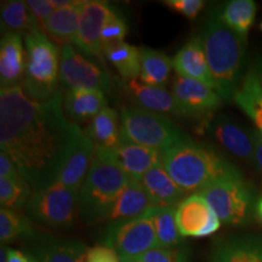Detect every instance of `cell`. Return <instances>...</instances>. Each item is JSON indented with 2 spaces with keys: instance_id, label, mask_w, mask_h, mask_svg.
I'll use <instances>...</instances> for the list:
<instances>
[{
  "instance_id": "1",
  "label": "cell",
  "mask_w": 262,
  "mask_h": 262,
  "mask_svg": "<svg viewBox=\"0 0 262 262\" xmlns=\"http://www.w3.org/2000/svg\"><path fill=\"white\" fill-rule=\"evenodd\" d=\"M84 131L68 120L60 91L33 101L21 85L0 93V148L34 191L57 181L62 165Z\"/></svg>"
},
{
  "instance_id": "2",
  "label": "cell",
  "mask_w": 262,
  "mask_h": 262,
  "mask_svg": "<svg viewBox=\"0 0 262 262\" xmlns=\"http://www.w3.org/2000/svg\"><path fill=\"white\" fill-rule=\"evenodd\" d=\"M201 38L216 93L222 100H233L245 75L247 40L222 22L219 9L206 18Z\"/></svg>"
},
{
  "instance_id": "3",
  "label": "cell",
  "mask_w": 262,
  "mask_h": 262,
  "mask_svg": "<svg viewBox=\"0 0 262 262\" xmlns=\"http://www.w3.org/2000/svg\"><path fill=\"white\" fill-rule=\"evenodd\" d=\"M163 166L186 194L201 192L219 179L239 171L217 150L191 139L165 150Z\"/></svg>"
},
{
  "instance_id": "4",
  "label": "cell",
  "mask_w": 262,
  "mask_h": 262,
  "mask_svg": "<svg viewBox=\"0 0 262 262\" xmlns=\"http://www.w3.org/2000/svg\"><path fill=\"white\" fill-rule=\"evenodd\" d=\"M129 180L113 149L96 147L93 164L79 191L80 217L89 224L107 220Z\"/></svg>"
},
{
  "instance_id": "5",
  "label": "cell",
  "mask_w": 262,
  "mask_h": 262,
  "mask_svg": "<svg viewBox=\"0 0 262 262\" xmlns=\"http://www.w3.org/2000/svg\"><path fill=\"white\" fill-rule=\"evenodd\" d=\"M25 44L26 72L21 86L31 100L44 102L58 93L61 50L40 28L26 33Z\"/></svg>"
},
{
  "instance_id": "6",
  "label": "cell",
  "mask_w": 262,
  "mask_h": 262,
  "mask_svg": "<svg viewBox=\"0 0 262 262\" xmlns=\"http://www.w3.org/2000/svg\"><path fill=\"white\" fill-rule=\"evenodd\" d=\"M120 123V142H133L163 153L188 139L169 118L139 106L123 107Z\"/></svg>"
},
{
  "instance_id": "7",
  "label": "cell",
  "mask_w": 262,
  "mask_h": 262,
  "mask_svg": "<svg viewBox=\"0 0 262 262\" xmlns=\"http://www.w3.org/2000/svg\"><path fill=\"white\" fill-rule=\"evenodd\" d=\"M198 193L204 196L222 224L247 225L256 211L255 189L241 171L219 179Z\"/></svg>"
},
{
  "instance_id": "8",
  "label": "cell",
  "mask_w": 262,
  "mask_h": 262,
  "mask_svg": "<svg viewBox=\"0 0 262 262\" xmlns=\"http://www.w3.org/2000/svg\"><path fill=\"white\" fill-rule=\"evenodd\" d=\"M26 211L32 220L48 227L70 228L79 215V192L56 181L33 192Z\"/></svg>"
},
{
  "instance_id": "9",
  "label": "cell",
  "mask_w": 262,
  "mask_h": 262,
  "mask_svg": "<svg viewBox=\"0 0 262 262\" xmlns=\"http://www.w3.org/2000/svg\"><path fill=\"white\" fill-rule=\"evenodd\" d=\"M159 209L133 220L111 224L104 234V245L112 248L122 262L139 261L149 250L158 248L155 215Z\"/></svg>"
},
{
  "instance_id": "10",
  "label": "cell",
  "mask_w": 262,
  "mask_h": 262,
  "mask_svg": "<svg viewBox=\"0 0 262 262\" xmlns=\"http://www.w3.org/2000/svg\"><path fill=\"white\" fill-rule=\"evenodd\" d=\"M60 83L68 89H90L110 94L113 83L110 74L101 70L89 57L80 54L73 45L61 48Z\"/></svg>"
},
{
  "instance_id": "11",
  "label": "cell",
  "mask_w": 262,
  "mask_h": 262,
  "mask_svg": "<svg viewBox=\"0 0 262 262\" xmlns=\"http://www.w3.org/2000/svg\"><path fill=\"white\" fill-rule=\"evenodd\" d=\"M176 222L183 238H204L214 234L222 222L201 193L186 196L176 206Z\"/></svg>"
},
{
  "instance_id": "12",
  "label": "cell",
  "mask_w": 262,
  "mask_h": 262,
  "mask_svg": "<svg viewBox=\"0 0 262 262\" xmlns=\"http://www.w3.org/2000/svg\"><path fill=\"white\" fill-rule=\"evenodd\" d=\"M117 10L104 2H85L81 12L79 31L75 38L74 45L89 58L96 57L102 60L103 50L101 45V33L104 25Z\"/></svg>"
},
{
  "instance_id": "13",
  "label": "cell",
  "mask_w": 262,
  "mask_h": 262,
  "mask_svg": "<svg viewBox=\"0 0 262 262\" xmlns=\"http://www.w3.org/2000/svg\"><path fill=\"white\" fill-rule=\"evenodd\" d=\"M172 95L181 108L183 117H209L221 106L222 98L215 89L201 81L176 75Z\"/></svg>"
},
{
  "instance_id": "14",
  "label": "cell",
  "mask_w": 262,
  "mask_h": 262,
  "mask_svg": "<svg viewBox=\"0 0 262 262\" xmlns=\"http://www.w3.org/2000/svg\"><path fill=\"white\" fill-rule=\"evenodd\" d=\"M210 131L229 153L245 162L254 163L255 146L251 130L244 129L231 117L221 113L211 120Z\"/></svg>"
},
{
  "instance_id": "15",
  "label": "cell",
  "mask_w": 262,
  "mask_h": 262,
  "mask_svg": "<svg viewBox=\"0 0 262 262\" xmlns=\"http://www.w3.org/2000/svg\"><path fill=\"white\" fill-rule=\"evenodd\" d=\"M112 149L118 164L130 180L141 181L149 170L163 165V152L158 149L133 142H119Z\"/></svg>"
},
{
  "instance_id": "16",
  "label": "cell",
  "mask_w": 262,
  "mask_h": 262,
  "mask_svg": "<svg viewBox=\"0 0 262 262\" xmlns=\"http://www.w3.org/2000/svg\"><path fill=\"white\" fill-rule=\"evenodd\" d=\"M26 72V54L19 33H4L0 41V85L9 89L21 85Z\"/></svg>"
},
{
  "instance_id": "17",
  "label": "cell",
  "mask_w": 262,
  "mask_h": 262,
  "mask_svg": "<svg viewBox=\"0 0 262 262\" xmlns=\"http://www.w3.org/2000/svg\"><path fill=\"white\" fill-rule=\"evenodd\" d=\"M172 67L178 75L201 81L215 89V83L206 60L201 35L186 42L172 58Z\"/></svg>"
},
{
  "instance_id": "18",
  "label": "cell",
  "mask_w": 262,
  "mask_h": 262,
  "mask_svg": "<svg viewBox=\"0 0 262 262\" xmlns=\"http://www.w3.org/2000/svg\"><path fill=\"white\" fill-rule=\"evenodd\" d=\"M157 208L158 206H156L142 183L135 180H129L120 195L118 196L107 220L111 221V224L133 220L149 214Z\"/></svg>"
},
{
  "instance_id": "19",
  "label": "cell",
  "mask_w": 262,
  "mask_h": 262,
  "mask_svg": "<svg viewBox=\"0 0 262 262\" xmlns=\"http://www.w3.org/2000/svg\"><path fill=\"white\" fill-rule=\"evenodd\" d=\"M125 93L137 103V106L159 114H173L183 117L182 111L173 97L165 88L150 86L137 79L123 80Z\"/></svg>"
},
{
  "instance_id": "20",
  "label": "cell",
  "mask_w": 262,
  "mask_h": 262,
  "mask_svg": "<svg viewBox=\"0 0 262 262\" xmlns=\"http://www.w3.org/2000/svg\"><path fill=\"white\" fill-rule=\"evenodd\" d=\"M95 150L96 146L89 137L83 134L68 155L67 159L64 160L57 181L66 187L79 192L93 164Z\"/></svg>"
},
{
  "instance_id": "21",
  "label": "cell",
  "mask_w": 262,
  "mask_h": 262,
  "mask_svg": "<svg viewBox=\"0 0 262 262\" xmlns=\"http://www.w3.org/2000/svg\"><path fill=\"white\" fill-rule=\"evenodd\" d=\"M85 2H71L64 8L57 9L52 14L47 24L44 25L41 31L56 44L64 47V45H74L78 31L81 12H83Z\"/></svg>"
},
{
  "instance_id": "22",
  "label": "cell",
  "mask_w": 262,
  "mask_h": 262,
  "mask_svg": "<svg viewBox=\"0 0 262 262\" xmlns=\"http://www.w3.org/2000/svg\"><path fill=\"white\" fill-rule=\"evenodd\" d=\"M104 93L90 89H68L63 95V110L73 123L93 119L107 107Z\"/></svg>"
},
{
  "instance_id": "23",
  "label": "cell",
  "mask_w": 262,
  "mask_h": 262,
  "mask_svg": "<svg viewBox=\"0 0 262 262\" xmlns=\"http://www.w3.org/2000/svg\"><path fill=\"white\" fill-rule=\"evenodd\" d=\"M140 182L158 208L178 206L186 198V193L179 187L163 165L149 170Z\"/></svg>"
},
{
  "instance_id": "24",
  "label": "cell",
  "mask_w": 262,
  "mask_h": 262,
  "mask_svg": "<svg viewBox=\"0 0 262 262\" xmlns=\"http://www.w3.org/2000/svg\"><path fill=\"white\" fill-rule=\"evenodd\" d=\"M211 262H262L261 235H239L215 248Z\"/></svg>"
},
{
  "instance_id": "25",
  "label": "cell",
  "mask_w": 262,
  "mask_h": 262,
  "mask_svg": "<svg viewBox=\"0 0 262 262\" xmlns=\"http://www.w3.org/2000/svg\"><path fill=\"white\" fill-rule=\"evenodd\" d=\"M35 251L39 262H86L89 249L75 239L42 237Z\"/></svg>"
},
{
  "instance_id": "26",
  "label": "cell",
  "mask_w": 262,
  "mask_h": 262,
  "mask_svg": "<svg viewBox=\"0 0 262 262\" xmlns=\"http://www.w3.org/2000/svg\"><path fill=\"white\" fill-rule=\"evenodd\" d=\"M233 101L253 122L255 130L262 137V86L253 67L245 73Z\"/></svg>"
},
{
  "instance_id": "27",
  "label": "cell",
  "mask_w": 262,
  "mask_h": 262,
  "mask_svg": "<svg viewBox=\"0 0 262 262\" xmlns=\"http://www.w3.org/2000/svg\"><path fill=\"white\" fill-rule=\"evenodd\" d=\"M122 123L119 116L112 108L106 107L90 120L84 134L96 147L114 148L120 142Z\"/></svg>"
},
{
  "instance_id": "28",
  "label": "cell",
  "mask_w": 262,
  "mask_h": 262,
  "mask_svg": "<svg viewBox=\"0 0 262 262\" xmlns=\"http://www.w3.org/2000/svg\"><path fill=\"white\" fill-rule=\"evenodd\" d=\"M172 58L153 49H141L140 81L150 86L164 88L172 70Z\"/></svg>"
},
{
  "instance_id": "29",
  "label": "cell",
  "mask_w": 262,
  "mask_h": 262,
  "mask_svg": "<svg viewBox=\"0 0 262 262\" xmlns=\"http://www.w3.org/2000/svg\"><path fill=\"white\" fill-rule=\"evenodd\" d=\"M256 3L254 0H231L219 9L222 22L239 37L247 40L256 17Z\"/></svg>"
},
{
  "instance_id": "30",
  "label": "cell",
  "mask_w": 262,
  "mask_h": 262,
  "mask_svg": "<svg viewBox=\"0 0 262 262\" xmlns=\"http://www.w3.org/2000/svg\"><path fill=\"white\" fill-rule=\"evenodd\" d=\"M2 32L4 33H28L39 29L40 26L35 18L27 2L10 0L2 2Z\"/></svg>"
},
{
  "instance_id": "31",
  "label": "cell",
  "mask_w": 262,
  "mask_h": 262,
  "mask_svg": "<svg viewBox=\"0 0 262 262\" xmlns=\"http://www.w3.org/2000/svg\"><path fill=\"white\" fill-rule=\"evenodd\" d=\"M103 56L112 63L124 80L139 79L141 74V49L123 41L103 49Z\"/></svg>"
},
{
  "instance_id": "32",
  "label": "cell",
  "mask_w": 262,
  "mask_h": 262,
  "mask_svg": "<svg viewBox=\"0 0 262 262\" xmlns=\"http://www.w3.org/2000/svg\"><path fill=\"white\" fill-rule=\"evenodd\" d=\"M156 233L160 248H180L183 238L176 222V206L160 208L155 215Z\"/></svg>"
},
{
  "instance_id": "33",
  "label": "cell",
  "mask_w": 262,
  "mask_h": 262,
  "mask_svg": "<svg viewBox=\"0 0 262 262\" xmlns=\"http://www.w3.org/2000/svg\"><path fill=\"white\" fill-rule=\"evenodd\" d=\"M33 235L31 221L16 210L0 209V241L2 243H10L19 238Z\"/></svg>"
},
{
  "instance_id": "34",
  "label": "cell",
  "mask_w": 262,
  "mask_h": 262,
  "mask_svg": "<svg viewBox=\"0 0 262 262\" xmlns=\"http://www.w3.org/2000/svg\"><path fill=\"white\" fill-rule=\"evenodd\" d=\"M32 186L25 178L18 180L0 179V203L2 208L18 210L27 205L32 196Z\"/></svg>"
},
{
  "instance_id": "35",
  "label": "cell",
  "mask_w": 262,
  "mask_h": 262,
  "mask_svg": "<svg viewBox=\"0 0 262 262\" xmlns=\"http://www.w3.org/2000/svg\"><path fill=\"white\" fill-rule=\"evenodd\" d=\"M127 22L119 12H116L112 17L107 21L101 33V45L102 50L112 45L119 44L124 41V38L127 34Z\"/></svg>"
},
{
  "instance_id": "36",
  "label": "cell",
  "mask_w": 262,
  "mask_h": 262,
  "mask_svg": "<svg viewBox=\"0 0 262 262\" xmlns=\"http://www.w3.org/2000/svg\"><path fill=\"white\" fill-rule=\"evenodd\" d=\"M141 262H188V254L181 248H155L146 253Z\"/></svg>"
},
{
  "instance_id": "37",
  "label": "cell",
  "mask_w": 262,
  "mask_h": 262,
  "mask_svg": "<svg viewBox=\"0 0 262 262\" xmlns=\"http://www.w3.org/2000/svg\"><path fill=\"white\" fill-rule=\"evenodd\" d=\"M164 4L172 11L182 15L188 19H194L204 9L205 2L203 0H165Z\"/></svg>"
},
{
  "instance_id": "38",
  "label": "cell",
  "mask_w": 262,
  "mask_h": 262,
  "mask_svg": "<svg viewBox=\"0 0 262 262\" xmlns=\"http://www.w3.org/2000/svg\"><path fill=\"white\" fill-rule=\"evenodd\" d=\"M27 4L38 19L40 29H42L49 17L57 10L54 0H28Z\"/></svg>"
},
{
  "instance_id": "39",
  "label": "cell",
  "mask_w": 262,
  "mask_h": 262,
  "mask_svg": "<svg viewBox=\"0 0 262 262\" xmlns=\"http://www.w3.org/2000/svg\"><path fill=\"white\" fill-rule=\"evenodd\" d=\"M86 262H122L112 248L107 245H97L89 249Z\"/></svg>"
},
{
  "instance_id": "40",
  "label": "cell",
  "mask_w": 262,
  "mask_h": 262,
  "mask_svg": "<svg viewBox=\"0 0 262 262\" xmlns=\"http://www.w3.org/2000/svg\"><path fill=\"white\" fill-rule=\"evenodd\" d=\"M24 178L18 171L16 164L5 153H0V179L18 180Z\"/></svg>"
},
{
  "instance_id": "41",
  "label": "cell",
  "mask_w": 262,
  "mask_h": 262,
  "mask_svg": "<svg viewBox=\"0 0 262 262\" xmlns=\"http://www.w3.org/2000/svg\"><path fill=\"white\" fill-rule=\"evenodd\" d=\"M255 146V158L254 164L257 166V169L262 172V137L258 135V133L255 129L251 130Z\"/></svg>"
},
{
  "instance_id": "42",
  "label": "cell",
  "mask_w": 262,
  "mask_h": 262,
  "mask_svg": "<svg viewBox=\"0 0 262 262\" xmlns=\"http://www.w3.org/2000/svg\"><path fill=\"white\" fill-rule=\"evenodd\" d=\"M8 262H31V256L16 249L8 248Z\"/></svg>"
},
{
  "instance_id": "43",
  "label": "cell",
  "mask_w": 262,
  "mask_h": 262,
  "mask_svg": "<svg viewBox=\"0 0 262 262\" xmlns=\"http://www.w3.org/2000/svg\"><path fill=\"white\" fill-rule=\"evenodd\" d=\"M255 73H256L258 80H260L261 86H262V55L256 58V62H255L253 66Z\"/></svg>"
},
{
  "instance_id": "44",
  "label": "cell",
  "mask_w": 262,
  "mask_h": 262,
  "mask_svg": "<svg viewBox=\"0 0 262 262\" xmlns=\"http://www.w3.org/2000/svg\"><path fill=\"white\" fill-rule=\"evenodd\" d=\"M0 262H8V249L5 247H2L0 250Z\"/></svg>"
},
{
  "instance_id": "45",
  "label": "cell",
  "mask_w": 262,
  "mask_h": 262,
  "mask_svg": "<svg viewBox=\"0 0 262 262\" xmlns=\"http://www.w3.org/2000/svg\"><path fill=\"white\" fill-rule=\"evenodd\" d=\"M256 214L258 216V219L262 221V196L257 201L256 204Z\"/></svg>"
},
{
  "instance_id": "46",
  "label": "cell",
  "mask_w": 262,
  "mask_h": 262,
  "mask_svg": "<svg viewBox=\"0 0 262 262\" xmlns=\"http://www.w3.org/2000/svg\"><path fill=\"white\" fill-rule=\"evenodd\" d=\"M31 262H39V261H38V258H37V257L31 256Z\"/></svg>"
},
{
  "instance_id": "47",
  "label": "cell",
  "mask_w": 262,
  "mask_h": 262,
  "mask_svg": "<svg viewBox=\"0 0 262 262\" xmlns=\"http://www.w3.org/2000/svg\"><path fill=\"white\" fill-rule=\"evenodd\" d=\"M260 29H261V31H262V22H261V24H260Z\"/></svg>"
},
{
  "instance_id": "48",
  "label": "cell",
  "mask_w": 262,
  "mask_h": 262,
  "mask_svg": "<svg viewBox=\"0 0 262 262\" xmlns=\"http://www.w3.org/2000/svg\"><path fill=\"white\" fill-rule=\"evenodd\" d=\"M134 262H141V261H134Z\"/></svg>"
}]
</instances>
